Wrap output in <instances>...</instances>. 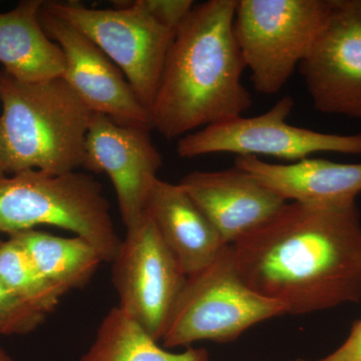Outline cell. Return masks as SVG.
Listing matches in <instances>:
<instances>
[{"label":"cell","instance_id":"8fae6325","mask_svg":"<svg viewBox=\"0 0 361 361\" xmlns=\"http://www.w3.org/2000/svg\"><path fill=\"white\" fill-rule=\"evenodd\" d=\"M39 20L65 56L61 78L94 113L116 123L153 130L149 111L137 99L123 71L89 37L42 4Z\"/></svg>","mask_w":361,"mask_h":361},{"label":"cell","instance_id":"8992f818","mask_svg":"<svg viewBox=\"0 0 361 361\" xmlns=\"http://www.w3.org/2000/svg\"><path fill=\"white\" fill-rule=\"evenodd\" d=\"M284 314L279 303L246 283L229 245L212 263L187 277L161 341L168 349L205 341L226 343L258 323Z\"/></svg>","mask_w":361,"mask_h":361},{"label":"cell","instance_id":"277c9868","mask_svg":"<svg viewBox=\"0 0 361 361\" xmlns=\"http://www.w3.org/2000/svg\"><path fill=\"white\" fill-rule=\"evenodd\" d=\"M40 225L61 228L87 240L104 262L115 260L122 243L110 204L92 176L77 171H26L0 178V232L11 236Z\"/></svg>","mask_w":361,"mask_h":361},{"label":"cell","instance_id":"7a4b0ae2","mask_svg":"<svg viewBox=\"0 0 361 361\" xmlns=\"http://www.w3.org/2000/svg\"><path fill=\"white\" fill-rule=\"evenodd\" d=\"M237 0L195 4L176 30L149 109L152 127L166 139L243 116L252 97L234 32Z\"/></svg>","mask_w":361,"mask_h":361},{"label":"cell","instance_id":"5b68a950","mask_svg":"<svg viewBox=\"0 0 361 361\" xmlns=\"http://www.w3.org/2000/svg\"><path fill=\"white\" fill-rule=\"evenodd\" d=\"M332 0H237L233 32L256 92L277 94L319 39Z\"/></svg>","mask_w":361,"mask_h":361},{"label":"cell","instance_id":"9a60e30c","mask_svg":"<svg viewBox=\"0 0 361 361\" xmlns=\"http://www.w3.org/2000/svg\"><path fill=\"white\" fill-rule=\"evenodd\" d=\"M235 166L250 173L284 201L326 204L356 200L361 193V163L307 158L288 164L237 157Z\"/></svg>","mask_w":361,"mask_h":361},{"label":"cell","instance_id":"9c48e42d","mask_svg":"<svg viewBox=\"0 0 361 361\" xmlns=\"http://www.w3.org/2000/svg\"><path fill=\"white\" fill-rule=\"evenodd\" d=\"M113 264L118 308L160 342L187 275L149 214L127 228Z\"/></svg>","mask_w":361,"mask_h":361},{"label":"cell","instance_id":"7c38bea8","mask_svg":"<svg viewBox=\"0 0 361 361\" xmlns=\"http://www.w3.org/2000/svg\"><path fill=\"white\" fill-rule=\"evenodd\" d=\"M149 132L151 129L120 125L94 113L85 139L82 167L110 178L126 228L146 213L163 164Z\"/></svg>","mask_w":361,"mask_h":361},{"label":"cell","instance_id":"ac0fdd59","mask_svg":"<svg viewBox=\"0 0 361 361\" xmlns=\"http://www.w3.org/2000/svg\"><path fill=\"white\" fill-rule=\"evenodd\" d=\"M80 361H211L205 348L172 353L123 312L113 307L104 316L96 338Z\"/></svg>","mask_w":361,"mask_h":361},{"label":"cell","instance_id":"d6986e66","mask_svg":"<svg viewBox=\"0 0 361 361\" xmlns=\"http://www.w3.org/2000/svg\"><path fill=\"white\" fill-rule=\"evenodd\" d=\"M0 279L23 302L42 314L56 310L65 293L40 273L28 254L13 238L0 248Z\"/></svg>","mask_w":361,"mask_h":361},{"label":"cell","instance_id":"e0dca14e","mask_svg":"<svg viewBox=\"0 0 361 361\" xmlns=\"http://www.w3.org/2000/svg\"><path fill=\"white\" fill-rule=\"evenodd\" d=\"M42 275L63 293L85 286L104 262L99 252L80 237L56 236L37 230L11 235Z\"/></svg>","mask_w":361,"mask_h":361},{"label":"cell","instance_id":"ffe728a7","mask_svg":"<svg viewBox=\"0 0 361 361\" xmlns=\"http://www.w3.org/2000/svg\"><path fill=\"white\" fill-rule=\"evenodd\" d=\"M47 315L42 314L16 295L0 279V334L25 336L39 329Z\"/></svg>","mask_w":361,"mask_h":361},{"label":"cell","instance_id":"2e32d148","mask_svg":"<svg viewBox=\"0 0 361 361\" xmlns=\"http://www.w3.org/2000/svg\"><path fill=\"white\" fill-rule=\"evenodd\" d=\"M44 0H23L13 11L0 13V63L4 71L25 82L63 75L65 56L45 33L39 20Z\"/></svg>","mask_w":361,"mask_h":361},{"label":"cell","instance_id":"ba28073f","mask_svg":"<svg viewBox=\"0 0 361 361\" xmlns=\"http://www.w3.org/2000/svg\"><path fill=\"white\" fill-rule=\"evenodd\" d=\"M293 106L292 97L285 96L262 115L236 116L184 135L176 151L183 159L229 153L291 163L323 152L361 155V134H329L292 126L286 120Z\"/></svg>","mask_w":361,"mask_h":361},{"label":"cell","instance_id":"5bb4252c","mask_svg":"<svg viewBox=\"0 0 361 361\" xmlns=\"http://www.w3.org/2000/svg\"><path fill=\"white\" fill-rule=\"evenodd\" d=\"M146 211L187 277L212 263L229 246L180 184L157 180Z\"/></svg>","mask_w":361,"mask_h":361},{"label":"cell","instance_id":"4fadbf2b","mask_svg":"<svg viewBox=\"0 0 361 361\" xmlns=\"http://www.w3.org/2000/svg\"><path fill=\"white\" fill-rule=\"evenodd\" d=\"M179 184L227 245L264 224L287 203L236 166L221 171H195Z\"/></svg>","mask_w":361,"mask_h":361},{"label":"cell","instance_id":"3957f363","mask_svg":"<svg viewBox=\"0 0 361 361\" xmlns=\"http://www.w3.org/2000/svg\"><path fill=\"white\" fill-rule=\"evenodd\" d=\"M0 161L6 176L82 167L94 111L63 78L25 82L0 71Z\"/></svg>","mask_w":361,"mask_h":361},{"label":"cell","instance_id":"52a82bcc","mask_svg":"<svg viewBox=\"0 0 361 361\" xmlns=\"http://www.w3.org/2000/svg\"><path fill=\"white\" fill-rule=\"evenodd\" d=\"M115 6L99 9L73 0L44 2L47 11L84 33L116 63L149 111L176 32L159 23L137 0Z\"/></svg>","mask_w":361,"mask_h":361},{"label":"cell","instance_id":"cb8c5ba5","mask_svg":"<svg viewBox=\"0 0 361 361\" xmlns=\"http://www.w3.org/2000/svg\"><path fill=\"white\" fill-rule=\"evenodd\" d=\"M4 241H2L1 239H0V248H1L2 245H4Z\"/></svg>","mask_w":361,"mask_h":361},{"label":"cell","instance_id":"44dd1931","mask_svg":"<svg viewBox=\"0 0 361 361\" xmlns=\"http://www.w3.org/2000/svg\"><path fill=\"white\" fill-rule=\"evenodd\" d=\"M140 6L161 25L176 30L195 6L192 0H137Z\"/></svg>","mask_w":361,"mask_h":361},{"label":"cell","instance_id":"603a6c76","mask_svg":"<svg viewBox=\"0 0 361 361\" xmlns=\"http://www.w3.org/2000/svg\"><path fill=\"white\" fill-rule=\"evenodd\" d=\"M6 174L4 172V167H2L1 161H0V178L6 177Z\"/></svg>","mask_w":361,"mask_h":361},{"label":"cell","instance_id":"7402d4cb","mask_svg":"<svg viewBox=\"0 0 361 361\" xmlns=\"http://www.w3.org/2000/svg\"><path fill=\"white\" fill-rule=\"evenodd\" d=\"M296 361H361V319L353 325L348 338L334 353L317 360Z\"/></svg>","mask_w":361,"mask_h":361},{"label":"cell","instance_id":"6da1fadb","mask_svg":"<svg viewBox=\"0 0 361 361\" xmlns=\"http://www.w3.org/2000/svg\"><path fill=\"white\" fill-rule=\"evenodd\" d=\"M240 275L285 314L361 300V221L356 200L290 202L232 244Z\"/></svg>","mask_w":361,"mask_h":361},{"label":"cell","instance_id":"30bf717a","mask_svg":"<svg viewBox=\"0 0 361 361\" xmlns=\"http://www.w3.org/2000/svg\"><path fill=\"white\" fill-rule=\"evenodd\" d=\"M299 70L316 111L361 120V0H332L326 25Z\"/></svg>","mask_w":361,"mask_h":361}]
</instances>
